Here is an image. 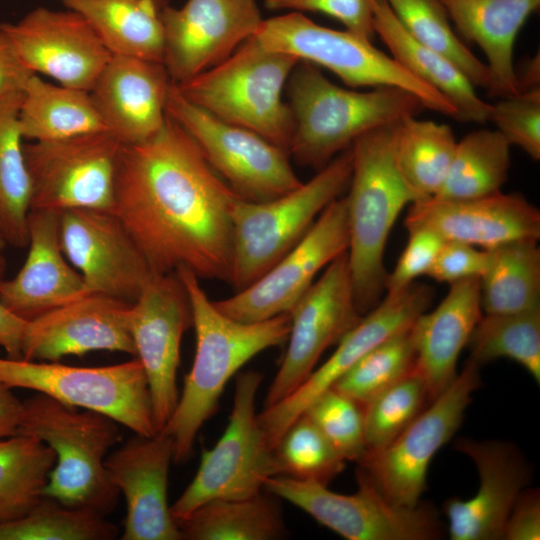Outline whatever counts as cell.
Masks as SVG:
<instances>
[{
    "label": "cell",
    "mask_w": 540,
    "mask_h": 540,
    "mask_svg": "<svg viewBox=\"0 0 540 540\" xmlns=\"http://www.w3.org/2000/svg\"><path fill=\"white\" fill-rule=\"evenodd\" d=\"M118 424L106 414L80 411L43 393L23 401L18 434L40 440L56 455L43 495L104 516L112 512L120 493L105 460L120 438Z\"/></svg>",
    "instance_id": "5b68a950"
},
{
    "label": "cell",
    "mask_w": 540,
    "mask_h": 540,
    "mask_svg": "<svg viewBox=\"0 0 540 540\" xmlns=\"http://www.w3.org/2000/svg\"><path fill=\"white\" fill-rule=\"evenodd\" d=\"M426 400H430L426 384L414 369L363 405L365 456L397 438L420 414Z\"/></svg>",
    "instance_id": "ee69618b"
},
{
    "label": "cell",
    "mask_w": 540,
    "mask_h": 540,
    "mask_svg": "<svg viewBox=\"0 0 540 540\" xmlns=\"http://www.w3.org/2000/svg\"><path fill=\"white\" fill-rule=\"evenodd\" d=\"M159 10L168 5L169 0H153Z\"/></svg>",
    "instance_id": "9f6ffc18"
},
{
    "label": "cell",
    "mask_w": 540,
    "mask_h": 540,
    "mask_svg": "<svg viewBox=\"0 0 540 540\" xmlns=\"http://www.w3.org/2000/svg\"><path fill=\"white\" fill-rule=\"evenodd\" d=\"M494 123L510 145L520 147L531 159H540V88L502 97L491 104Z\"/></svg>",
    "instance_id": "bcb514c9"
},
{
    "label": "cell",
    "mask_w": 540,
    "mask_h": 540,
    "mask_svg": "<svg viewBox=\"0 0 540 540\" xmlns=\"http://www.w3.org/2000/svg\"><path fill=\"white\" fill-rule=\"evenodd\" d=\"M191 306L196 334L194 361L170 419L161 431L174 443V462L191 456L198 431L218 407L232 376L264 350L284 343L289 335V313L259 322H241L221 313L190 270L176 272Z\"/></svg>",
    "instance_id": "7a4b0ae2"
},
{
    "label": "cell",
    "mask_w": 540,
    "mask_h": 540,
    "mask_svg": "<svg viewBox=\"0 0 540 540\" xmlns=\"http://www.w3.org/2000/svg\"><path fill=\"white\" fill-rule=\"evenodd\" d=\"M408 242L400 255L394 270L387 273L386 293L400 291L422 275H427L437 253L445 240L438 233L425 227L407 229Z\"/></svg>",
    "instance_id": "c3c4849f"
},
{
    "label": "cell",
    "mask_w": 540,
    "mask_h": 540,
    "mask_svg": "<svg viewBox=\"0 0 540 540\" xmlns=\"http://www.w3.org/2000/svg\"><path fill=\"white\" fill-rule=\"evenodd\" d=\"M118 533L104 515L44 495L23 516L0 523V540H112Z\"/></svg>",
    "instance_id": "60d3db41"
},
{
    "label": "cell",
    "mask_w": 540,
    "mask_h": 540,
    "mask_svg": "<svg viewBox=\"0 0 540 540\" xmlns=\"http://www.w3.org/2000/svg\"><path fill=\"white\" fill-rule=\"evenodd\" d=\"M165 66L183 83L228 58L254 36L263 18L255 0H187L160 10Z\"/></svg>",
    "instance_id": "ffe728a7"
},
{
    "label": "cell",
    "mask_w": 540,
    "mask_h": 540,
    "mask_svg": "<svg viewBox=\"0 0 540 540\" xmlns=\"http://www.w3.org/2000/svg\"><path fill=\"white\" fill-rule=\"evenodd\" d=\"M32 73L21 62L9 39L0 29V98L22 91Z\"/></svg>",
    "instance_id": "816d5d0a"
},
{
    "label": "cell",
    "mask_w": 540,
    "mask_h": 540,
    "mask_svg": "<svg viewBox=\"0 0 540 540\" xmlns=\"http://www.w3.org/2000/svg\"><path fill=\"white\" fill-rule=\"evenodd\" d=\"M130 306L120 299L89 294L50 310L27 322L23 359L56 362L67 355L99 350L136 357Z\"/></svg>",
    "instance_id": "cb8c5ba5"
},
{
    "label": "cell",
    "mask_w": 540,
    "mask_h": 540,
    "mask_svg": "<svg viewBox=\"0 0 540 540\" xmlns=\"http://www.w3.org/2000/svg\"><path fill=\"white\" fill-rule=\"evenodd\" d=\"M482 315L480 278L472 277L450 284L440 304L412 324L415 370L426 384L430 401L456 378L459 356Z\"/></svg>",
    "instance_id": "83f0119b"
},
{
    "label": "cell",
    "mask_w": 540,
    "mask_h": 540,
    "mask_svg": "<svg viewBox=\"0 0 540 540\" xmlns=\"http://www.w3.org/2000/svg\"><path fill=\"white\" fill-rule=\"evenodd\" d=\"M385 1L413 38L450 59L475 87L497 97L488 67L458 37L440 0Z\"/></svg>",
    "instance_id": "f35d334b"
},
{
    "label": "cell",
    "mask_w": 540,
    "mask_h": 540,
    "mask_svg": "<svg viewBox=\"0 0 540 540\" xmlns=\"http://www.w3.org/2000/svg\"><path fill=\"white\" fill-rule=\"evenodd\" d=\"M349 232L345 198L332 201L306 235L249 286L213 301L224 315L241 322L264 321L290 313L314 278L346 252Z\"/></svg>",
    "instance_id": "9a60e30c"
},
{
    "label": "cell",
    "mask_w": 540,
    "mask_h": 540,
    "mask_svg": "<svg viewBox=\"0 0 540 540\" xmlns=\"http://www.w3.org/2000/svg\"><path fill=\"white\" fill-rule=\"evenodd\" d=\"M238 198L167 114L151 138L121 144L112 212L155 275L186 268L199 279L229 283Z\"/></svg>",
    "instance_id": "6da1fadb"
},
{
    "label": "cell",
    "mask_w": 540,
    "mask_h": 540,
    "mask_svg": "<svg viewBox=\"0 0 540 540\" xmlns=\"http://www.w3.org/2000/svg\"><path fill=\"white\" fill-rule=\"evenodd\" d=\"M450 21L467 41L475 43L497 88V97L519 93L513 63L517 35L540 7V0H440Z\"/></svg>",
    "instance_id": "f1b7e54d"
},
{
    "label": "cell",
    "mask_w": 540,
    "mask_h": 540,
    "mask_svg": "<svg viewBox=\"0 0 540 540\" xmlns=\"http://www.w3.org/2000/svg\"><path fill=\"white\" fill-rule=\"evenodd\" d=\"M503 539H540V495L536 489L523 490L507 519Z\"/></svg>",
    "instance_id": "f907efd6"
},
{
    "label": "cell",
    "mask_w": 540,
    "mask_h": 540,
    "mask_svg": "<svg viewBox=\"0 0 540 540\" xmlns=\"http://www.w3.org/2000/svg\"><path fill=\"white\" fill-rule=\"evenodd\" d=\"M455 448L475 464L479 486L470 499L452 497L445 502L450 539H503L509 514L530 482L528 464L508 442L462 438Z\"/></svg>",
    "instance_id": "603a6c76"
},
{
    "label": "cell",
    "mask_w": 540,
    "mask_h": 540,
    "mask_svg": "<svg viewBox=\"0 0 540 540\" xmlns=\"http://www.w3.org/2000/svg\"><path fill=\"white\" fill-rule=\"evenodd\" d=\"M404 225L428 228L445 241L491 249L515 240H538L540 211L519 193L499 191L462 200L428 197L409 205Z\"/></svg>",
    "instance_id": "d4e9b609"
},
{
    "label": "cell",
    "mask_w": 540,
    "mask_h": 540,
    "mask_svg": "<svg viewBox=\"0 0 540 540\" xmlns=\"http://www.w3.org/2000/svg\"><path fill=\"white\" fill-rule=\"evenodd\" d=\"M299 61L265 48L252 36L221 63L174 84L192 104L289 153L293 118L282 94Z\"/></svg>",
    "instance_id": "8992f818"
},
{
    "label": "cell",
    "mask_w": 540,
    "mask_h": 540,
    "mask_svg": "<svg viewBox=\"0 0 540 540\" xmlns=\"http://www.w3.org/2000/svg\"><path fill=\"white\" fill-rule=\"evenodd\" d=\"M434 296L428 285L416 284L387 293L337 343L333 354L289 396L258 413L267 445L274 450L308 405L331 388L360 358L388 338L407 330L427 311Z\"/></svg>",
    "instance_id": "2e32d148"
},
{
    "label": "cell",
    "mask_w": 540,
    "mask_h": 540,
    "mask_svg": "<svg viewBox=\"0 0 540 540\" xmlns=\"http://www.w3.org/2000/svg\"><path fill=\"white\" fill-rule=\"evenodd\" d=\"M467 347L478 365L508 358L540 383V308L512 314H484Z\"/></svg>",
    "instance_id": "ab89813d"
},
{
    "label": "cell",
    "mask_w": 540,
    "mask_h": 540,
    "mask_svg": "<svg viewBox=\"0 0 540 540\" xmlns=\"http://www.w3.org/2000/svg\"><path fill=\"white\" fill-rule=\"evenodd\" d=\"M489 250L458 242L445 241L431 265L427 276L438 282H454L480 278L489 263Z\"/></svg>",
    "instance_id": "681fc988"
},
{
    "label": "cell",
    "mask_w": 540,
    "mask_h": 540,
    "mask_svg": "<svg viewBox=\"0 0 540 540\" xmlns=\"http://www.w3.org/2000/svg\"><path fill=\"white\" fill-rule=\"evenodd\" d=\"M480 386V365L469 359L452 383L389 445L358 464L391 502L414 507L426 488L437 451L456 433Z\"/></svg>",
    "instance_id": "5bb4252c"
},
{
    "label": "cell",
    "mask_w": 540,
    "mask_h": 540,
    "mask_svg": "<svg viewBox=\"0 0 540 540\" xmlns=\"http://www.w3.org/2000/svg\"><path fill=\"white\" fill-rule=\"evenodd\" d=\"M400 122L369 131L351 146L349 192L344 197L347 257L356 306L362 316L380 302L385 291L384 252L393 225L406 206L424 199L406 182L396 162Z\"/></svg>",
    "instance_id": "3957f363"
},
{
    "label": "cell",
    "mask_w": 540,
    "mask_h": 540,
    "mask_svg": "<svg viewBox=\"0 0 540 540\" xmlns=\"http://www.w3.org/2000/svg\"><path fill=\"white\" fill-rule=\"evenodd\" d=\"M288 346L264 408L289 396L313 372L324 351L352 329L359 313L347 251L334 259L290 311Z\"/></svg>",
    "instance_id": "e0dca14e"
},
{
    "label": "cell",
    "mask_w": 540,
    "mask_h": 540,
    "mask_svg": "<svg viewBox=\"0 0 540 540\" xmlns=\"http://www.w3.org/2000/svg\"><path fill=\"white\" fill-rule=\"evenodd\" d=\"M171 83L163 63L112 55L89 92L107 132L135 144L163 127Z\"/></svg>",
    "instance_id": "484cf974"
},
{
    "label": "cell",
    "mask_w": 540,
    "mask_h": 540,
    "mask_svg": "<svg viewBox=\"0 0 540 540\" xmlns=\"http://www.w3.org/2000/svg\"><path fill=\"white\" fill-rule=\"evenodd\" d=\"M120 147L107 131L23 144L30 210L112 212Z\"/></svg>",
    "instance_id": "4fadbf2b"
},
{
    "label": "cell",
    "mask_w": 540,
    "mask_h": 540,
    "mask_svg": "<svg viewBox=\"0 0 540 540\" xmlns=\"http://www.w3.org/2000/svg\"><path fill=\"white\" fill-rule=\"evenodd\" d=\"M22 91L0 98V227L6 243L28 244L31 184L19 127Z\"/></svg>",
    "instance_id": "e575fe53"
},
{
    "label": "cell",
    "mask_w": 540,
    "mask_h": 540,
    "mask_svg": "<svg viewBox=\"0 0 540 540\" xmlns=\"http://www.w3.org/2000/svg\"><path fill=\"white\" fill-rule=\"evenodd\" d=\"M0 29L27 69L67 87L90 91L112 56L91 24L68 8L39 6Z\"/></svg>",
    "instance_id": "44dd1931"
},
{
    "label": "cell",
    "mask_w": 540,
    "mask_h": 540,
    "mask_svg": "<svg viewBox=\"0 0 540 540\" xmlns=\"http://www.w3.org/2000/svg\"><path fill=\"white\" fill-rule=\"evenodd\" d=\"M11 387L0 382V439L18 434L23 416V402Z\"/></svg>",
    "instance_id": "db71d44e"
},
{
    "label": "cell",
    "mask_w": 540,
    "mask_h": 540,
    "mask_svg": "<svg viewBox=\"0 0 540 540\" xmlns=\"http://www.w3.org/2000/svg\"><path fill=\"white\" fill-rule=\"evenodd\" d=\"M61 247L83 280L85 295L132 303L155 275L113 212L71 209L59 218Z\"/></svg>",
    "instance_id": "d6986e66"
},
{
    "label": "cell",
    "mask_w": 540,
    "mask_h": 540,
    "mask_svg": "<svg viewBox=\"0 0 540 540\" xmlns=\"http://www.w3.org/2000/svg\"><path fill=\"white\" fill-rule=\"evenodd\" d=\"M278 475L324 485L341 473L346 461L305 414L286 430L274 448Z\"/></svg>",
    "instance_id": "7bdbcfd3"
},
{
    "label": "cell",
    "mask_w": 540,
    "mask_h": 540,
    "mask_svg": "<svg viewBox=\"0 0 540 540\" xmlns=\"http://www.w3.org/2000/svg\"><path fill=\"white\" fill-rule=\"evenodd\" d=\"M264 5L272 11L323 13L362 38L375 36L373 0H265Z\"/></svg>",
    "instance_id": "7dc6e473"
},
{
    "label": "cell",
    "mask_w": 540,
    "mask_h": 540,
    "mask_svg": "<svg viewBox=\"0 0 540 540\" xmlns=\"http://www.w3.org/2000/svg\"><path fill=\"white\" fill-rule=\"evenodd\" d=\"M537 239L511 241L489 250L480 277L484 314H512L540 308V248Z\"/></svg>",
    "instance_id": "d6a6232c"
},
{
    "label": "cell",
    "mask_w": 540,
    "mask_h": 540,
    "mask_svg": "<svg viewBox=\"0 0 540 540\" xmlns=\"http://www.w3.org/2000/svg\"><path fill=\"white\" fill-rule=\"evenodd\" d=\"M254 37L267 49L324 67L347 86L396 87L417 96L424 108L456 118L453 104L372 41L348 30H334L300 12L263 19Z\"/></svg>",
    "instance_id": "ba28073f"
},
{
    "label": "cell",
    "mask_w": 540,
    "mask_h": 540,
    "mask_svg": "<svg viewBox=\"0 0 540 540\" xmlns=\"http://www.w3.org/2000/svg\"><path fill=\"white\" fill-rule=\"evenodd\" d=\"M60 214L29 211L26 260L12 279L0 282V303L23 320L85 296L82 277L61 247Z\"/></svg>",
    "instance_id": "4316f807"
},
{
    "label": "cell",
    "mask_w": 540,
    "mask_h": 540,
    "mask_svg": "<svg viewBox=\"0 0 540 540\" xmlns=\"http://www.w3.org/2000/svg\"><path fill=\"white\" fill-rule=\"evenodd\" d=\"M410 328L366 353L331 388L363 406L410 374L416 359Z\"/></svg>",
    "instance_id": "b9f144b4"
},
{
    "label": "cell",
    "mask_w": 540,
    "mask_h": 540,
    "mask_svg": "<svg viewBox=\"0 0 540 540\" xmlns=\"http://www.w3.org/2000/svg\"><path fill=\"white\" fill-rule=\"evenodd\" d=\"M6 244L4 238H3V235H2V232H1V227H0V249L3 248V246Z\"/></svg>",
    "instance_id": "6f0895ef"
},
{
    "label": "cell",
    "mask_w": 540,
    "mask_h": 540,
    "mask_svg": "<svg viewBox=\"0 0 540 540\" xmlns=\"http://www.w3.org/2000/svg\"><path fill=\"white\" fill-rule=\"evenodd\" d=\"M174 462L169 434H135L106 457L112 484L125 497L127 513L123 540H182L168 504V474Z\"/></svg>",
    "instance_id": "7402d4cb"
},
{
    "label": "cell",
    "mask_w": 540,
    "mask_h": 540,
    "mask_svg": "<svg viewBox=\"0 0 540 540\" xmlns=\"http://www.w3.org/2000/svg\"><path fill=\"white\" fill-rule=\"evenodd\" d=\"M192 326L187 292L176 273L154 275L129 309L136 358L147 377L154 419L161 431L174 412L183 334Z\"/></svg>",
    "instance_id": "ac0fdd59"
},
{
    "label": "cell",
    "mask_w": 540,
    "mask_h": 540,
    "mask_svg": "<svg viewBox=\"0 0 540 540\" xmlns=\"http://www.w3.org/2000/svg\"><path fill=\"white\" fill-rule=\"evenodd\" d=\"M5 269L6 262L0 251V282L4 279ZM27 322L0 303V346L6 351L8 358L23 359L22 343Z\"/></svg>",
    "instance_id": "f5cc1de1"
},
{
    "label": "cell",
    "mask_w": 540,
    "mask_h": 540,
    "mask_svg": "<svg viewBox=\"0 0 540 540\" xmlns=\"http://www.w3.org/2000/svg\"><path fill=\"white\" fill-rule=\"evenodd\" d=\"M19 109L24 139L47 141L107 131L89 91L55 85L33 74Z\"/></svg>",
    "instance_id": "1f68e13d"
},
{
    "label": "cell",
    "mask_w": 540,
    "mask_h": 540,
    "mask_svg": "<svg viewBox=\"0 0 540 540\" xmlns=\"http://www.w3.org/2000/svg\"><path fill=\"white\" fill-rule=\"evenodd\" d=\"M318 427L345 461L359 463L366 454L363 408L329 388L303 412Z\"/></svg>",
    "instance_id": "f6af8a7d"
},
{
    "label": "cell",
    "mask_w": 540,
    "mask_h": 540,
    "mask_svg": "<svg viewBox=\"0 0 540 540\" xmlns=\"http://www.w3.org/2000/svg\"><path fill=\"white\" fill-rule=\"evenodd\" d=\"M519 92L540 88V61L539 53L531 58L523 68L522 73H517Z\"/></svg>",
    "instance_id": "11a10c76"
},
{
    "label": "cell",
    "mask_w": 540,
    "mask_h": 540,
    "mask_svg": "<svg viewBox=\"0 0 540 540\" xmlns=\"http://www.w3.org/2000/svg\"><path fill=\"white\" fill-rule=\"evenodd\" d=\"M166 114L185 129L213 170L242 199L266 201L302 184L287 151L192 104L173 82Z\"/></svg>",
    "instance_id": "7c38bea8"
},
{
    "label": "cell",
    "mask_w": 540,
    "mask_h": 540,
    "mask_svg": "<svg viewBox=\"0 0 540 540\" xmlns=\"http://www.w3.org/2000/svg\"><path fill=\"white\" fill-rule=\"evenodd\" d=\"M0 382L101 412L135 434L153 436L159 432L147 377L138 358L102 367L0 358Z\"/></svg>",
    "instance_id": "30bf717a"
},
{
    "label": "cell",
    "mask_w": 540,
    "mask_h": 540,
    "mask_svg": "<svg viewBox=\"0 0 540 540\" xmlns=\"http://www.w3.org/2000/svg\"><path fill=\"white\" fill-rule=\"evenodd\" d=\"M56 461L52 448L31 436L0 439V523L30 511Z\"/></svg>",
    "instance_id": "74e56055"
},
{
    "label": "cell",
    "mask_w": 540,
    "mask_h": 540,
    "mask_svg": "<svg viewBox=\"0 0 540 540\" xmlns=\"http://www.w3.org/2000/svg\"><path fill=\"white\" fill-rule=\"evenodd\" d=\"M510 144L496 129H478L457 141L445 182L433 197L462 200L501 191L511 166Z\"/></svg>",
    "instance_id": "d590c367"
},
{
    "label": "cell",
    "mask_w": 540,
    "mask_h": 540,
    "mask_svg": "<svg viewBox=\"0 0 540 540\" xmlns=\"http://www.w3.org/2000/svg\"><path fill=\"white\" fill-rule=\"evenodd\" d=\"M358 489L340 494L327 485L283 475L269 477L264 489L300 508L318 523L348 540H432L442 524L430 505L391 502L368 474L357 471Z\"/></svg>",
    "instance_id": "8fae6325"
},
{
    "label": "cell",
    "mask_w": 540,
    "mask_h": 540,
    "mask_svg": "<svg viewBox=\"0 0 540 540\" xmlns=\"http://www.w3.org/2000/svg\"><path fill=\"white\" fill-rule=\"evenodd\" d=\"M60 1L91 24L112 55L163 63V26L153 0Z\"/></svg>",
    "instance_id": "4dcf8cb0"
},
{
    "label": "cell",
    "mask_w": 540,
    "mask_h": 540,
    "mask_svg": "<svg viewBox=\"0 0 540 540\" xmlns=\"http://www.w3.org/2000/svg\"><path fill=\"white\" fill-rule=\"evenodd\" d=\"M351 170L349 147L284 195L259 202L236 200L229 278L236 291L257 280L306 235L322 211L348 187Z\"/></svg>",
    "instance_id": "52a82bcc"
},
{
    "label": "cell",
    "mask_w": 540,
    "mask_h": 540,
    "mask_svg": "<svg viewBox=\"0 0 540 540\" xmlns=\"http://www.w3.org/2000/svg\"><path fill=\"white\" fill-rule=\"evenodd\" d=\"M374 31L406 70L445 96L462 122L485 123L491 104L482 100L472 82L447 57L413 38L385 0H373Z\"/></svg>",
    "instance_id": "f546056e"
},
{
    "label": "cell",
    "mask_w": 540,
    "mask_h": 540,
    "mask_svg": "<svg viewBox=\"0 0 540 540\" xmlns=\"http://www.w3.org/2000/svg\"><path fill=\"white\" fill-rule=\"evenodd\" d=\"M287 91L293 118L289 155L318 170L365 133L425 109L404 89H346L326 78L318 66L301 60L289 76Z\"/></svg>",
    "instance_id": "277c9868"
},
{
    "label": "cell",
    "mask_w": 540,
    "mask_h": 540,
    "mask_svg": "<svg viewBox=\"0 0 540 540\" xmlns=\"http://www.w3.org/2000/svg\"><path fill=\"white\" fill-rule=\"evenodd\" d=\"M457 140L449 125L409 117L399 123L396 162L422 198L437 195L448 175Z\"/></svg>",
    "instance_id": "8d00e7d4"
},
{
    "label": "cell",
    "mask_w": 540,
    "mask_h": 540,
    "mask_svg": "<svg viewBox=\"0 0 540 540\" xmlns=\"http://www.w3.org/2000/svg\"><path fill=\"white\" fill-rule=\"evenodd\" d=\"M178 526L188 540H273L286 533L279 506L262 492L206 502Z\"/></svg>",
    "instance_id": "836d02e7"
},
{
    "label": "cell",
    "mask_w": 540,
    "mask_h": 540,
    "mask_svg": "<svg viewBox=\"0 0 540 540\" xmlns=\"http://www.w3.org/2000/svg\"><path fill=\"white\" fill-rule=\"evenodd\" d=\"M262 375H238L232 411L216 445L204 449L191 483L170 506L177 524L215 499H244L262 492L265 481L278 475L274 450L267 445L256 411Z\"/></svg>",
    "instance_id": "9c48e42d"
}]
</instances>
